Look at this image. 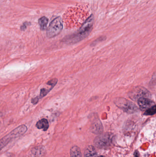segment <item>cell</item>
<instances>
[{"label": "cell", "instance_id": "obj_1", "mask_svg": "<svg viewBox=\"0 0 156 157\" xmlns=\"http://www.w3.org/2000/svg\"><path fill=\"white\" fill-rule=\"evenodd\" d=\"M94 15L92 14L88 19H86L78 32L77 34L65 39V42L68 44H74L84 39L90 33L94 23Z\"/></svg>", "mask_w": 156, "mask_h": 157}, {"label": "cell", "instance_id": "obj_2", "mask_svg": "<svg viewBox=\"0 0 156 157\" xmlns=\"http://www.w3.org/2000/svg\"><path fill=\"white\" fill-rule=\"evenodd\" d=\"M114 103L119 109L128 113H135L138 110V108L134 103L125 98H116Z\"/></svg>", "mask_w": 156, "mask_h": 157}, {"label": "cell", "instance_id": "obj_3", "mask_svg": "<svg viewBox=\"0 0 156 157\" xmlns=\"http://www.w3.org/2000/svg\"><path fill=\"white\" fill-rule=\"evenodd\" d=\"M27 131V127L26 125H21L16 128L8 134L6 136L2 138L1 140V148L2 149L12 139L17 138L24 135Z\"/></svg>", "mask_w": 156, "mask_h": 157}, {"label": "cell", "instance_id": "obj_4", "mask_svg": "<svg viewBox=\"0 0 156 157\" xmlns=\"http://www.w3.org/2000/svg\"><path fill=\"white\" fill-rule=\"evenodd\" d=\"M63 29L62 20L60 17H57L51 21L47 30L46 35L49 38L56 36L60 34Z\"/></svg>", "mask_w": 156, "mask_h": 157}, {"label": "cell", "instance_id": "obj_5", "mask_svg": "<svg viewBox=\"0 0 156 157\" xmlns=\"http://www.w3.org/2000/svg\"><path fill=\"white\" fill-rule=\"evenodd\" d=\"M112 137V136L109 134L100 136L94 140V144L100 148H104L108 147L111 144Z\"/></svg>", "mask_w": 156, "mask_h": 157}, {"label": "cell", "instance_id": "obj_6", "mask_svg": "<svg viewBox=\"0 0 156 157\" xmlns=\"http://www.w3.org/2000/svg\"><path fill=\"white\" fill-rule=\"evenodd\" d=\"M150 96L149 91L143 87H137L129 93L130 98L132 100H137L143 98H147Z\"/></svg>", "mask_w": 156, "mask_h": 157}, {"label": "cell", "instance_id": "obj_7", "mask_svg": "<svg viewBox=\"0 0 156 157\" xmlns=\"http://www.w3.org/2000/svg\"><path fill=\"white\" fill-rule=\"evenodd\" d=\"M140 109L142 111H146L154 106V102L148 98H141L137 101Z\"/></svg>", "mask_w": 156, "mask_h": 157}, {"label": "cell", "instance_id": "obj_8", "mask_svg": "<svg viewBox=\"0 0 156 157\" xmlns=\"http://www.w3.org/2000/svg\"><path fill=\"white\" fill-rule=\"evenodd\" d=\"M97 154L94 147L88 146L84 151V157H97Z\"/></svg>", "mask_w": 156, "mask_h": 157}, {"label": "cell", "instance_id": "obj_9", "mask_svg": "<svg viewBox=\"0 0 156 157\" xmlns=\"http://www.w3.org/2000/svg\"><path fill=\"white\" fill-rule=\"evenodd\" d=\"M36 126L38 129H42L43 131H46L48 129L49 123L46 119H43L37 123Z\"/></svg>", "mask_w": 156, "mask_h": 157}, {"label": "cell", "instance_id": "obj_10", "mask_svg": "<svg viewBox=\"0 0 156 157\" xmlns=\"http://www.w3.org/2000/svg\"><path fill=\"white\" fill-rule=\"evenodd\" d=\"M45 148L43 147H37L32 150V154L35 157H41L45 154Z\"/></svg>", "mask_w": 156, "mask_h": 157}, {"label": "cell", "instance_id": "obj_11", "mask_svg": "<svg viewBox=\"0 0 156 157\" xmlns=\"http://www.w3.org/2000/svg\"><path fill=\"white\" fill-rule=\"evenodd\" d=\"M71 157H82L81 151L79 147L78 146H73L70 150Z\"/></svg>", "mask_w": 156, "mask_h": 157}, {"label": "cell", "instance_id": "obj_12", "mask_svg": "<svg viewBox=\"0 0 156 157\" xmlns=\"http://www.w3.org/2000/svg\"><path fill=\"white\" fill-rule=\"evenodd\" d=\"M38 23L40 29L45 30L46 28L48 23V19L46 17H42L38 19Z\"/></svg>", "mask_w": 156, "mask_h": 157}, {"label": "cell", "instance_id": "obj_13", "mask_svg": "<svg viewBox=\"0 0 156 157\" xmlns=\"http://www.w3.org/2000/svg\"><path fill=\"white\" fill-rule=\"evenodd\" d=\"M156 113V104L154 105L152 107L147 110L144 113V115H153Z\"/></svg>", "mask_w": 156, "mask_h": 157}, {"label": "cell", "instance_id": "obj_14", "mask_svg": "<svg viewBox=\"0 0 156 157\" xmlns=\"http://www.w3.org/2000/svg\"><path fill=\"white\" fill-rule=\"evenodd\" d=\"M53 87H51L49 89L46 88L41 89V90H40V95H39L38 98L40 99L45 97L53 89Z\"/></svg>", "mask_w": 156, "mask_h": 157}, {"label": "cell", "instance_id": "obj_15", "mask_svg": "<svg viewBox=\"0 0 156 157\" xmlns=\"http://www.w3.org/2000/svg\"><path fill=\"white\" fill-rule=\"evenodd\" d=\"M39 99V98H38V97L34 98L32 99V103L34 104H36L38 102Z\"/></svg>", "mask_w": 156, "mask_h": 157}, {"label": "cell", "instance_id": "obj_16", "mask_svg": "<svg viewBox=\"0 0 156 157\" xmlns=\"http://www.w3.org/2000/svg\"><path fill=\"white\" fill-rule=\"evenodd\" d=\"M134 155V156L133 157H139V153L138 151H136Z\"/></svg>", "mask_w": 156, "mask_h": 157}, {"label": "cell", "instance_id": "obj_17", "mask_svg": "<svg viewBox=\"0 0 156 157\" xmlns=\"http://www.w3.org/2000/svg\"><path fill=\"white\" fill-rule=\"evenodd\" d=\"M98 157H108L104 156H99Z\"/></svg>", "mask_w": 156, "mask_h": 157}]
</instances>
